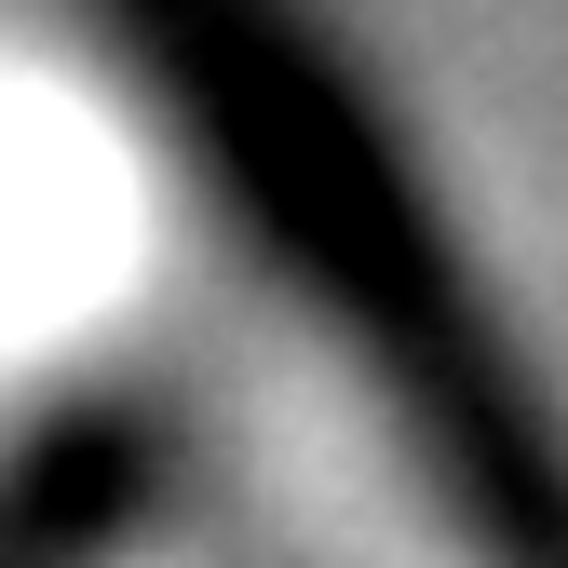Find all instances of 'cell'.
<instances>
[{
	"label": "cell",
	"mask_w": 568,
	"mask_h": 568,
	"mask_svg": "<svg viewBox=\"0 0 568 568\" xmlns=\"http://www.w3.org/2000/svg\"><path fill=\"white\" fill-rule=\"evenodd\" d=\"M109 271H122L109 150L54 95L0 82V352H41L68 312H95Z\"/></svg>",
	"instance_id": "obj_1"
}]
</instances>
